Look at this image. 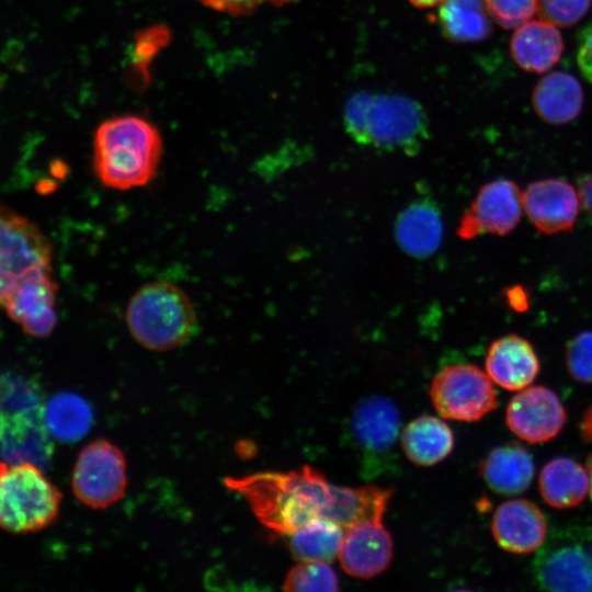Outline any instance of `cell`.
Returning a JSON list of instances; mask_svg holds the SVG:
<instances>
[{"mask_svg": "<svg viewBox=\"0 0 592 592\" xmlns=\"http://www.w3.org/2000/svg\"><path fill=\"white\" fill-rule=\"evenodd\" d=\"M592 0H539L542 18L558 26L578 23L590 10Z\"/></svg>", "mask_w": 592, "mask_h": 592, "instance_id": "obj_31", "label": "cell"}, {"mask_svg": "<svg viewBox=\"0 0 592 592\" xmlns=\"http://www.w3.org/2000/svg\"><path fill=\"white\" fill-rule=\"evenodd\" d=\"M491 530L494 539L504 550L527 554L537 550L546 539L547 523L535 503L515 499L497 508Z\"/></svg>", "mask_w": 592, "mask_h": 592, "instance_id": "obj_17", "label": "cell"}, {"mask_svg": "<svg viewBox=\"0 0 592 592\" xmlns=\"http://www.w3.org/2000/svg\"><path fill=\"white\" fill-rule=\"evenodd\" d=\"M532 105L543 121L553 125L567 124L582 110L583 90L572 75L554 71L544 76L534 88Z\"/></svg>", "mask_w": 592, "mask_h": 592, "instance_id": "obj_20", "label": "cell"}, {"mask_svg": "<svg viewBox=\"0 0 592 592\" xmlns=\"http://www.w3.org/2000/svg\"><path fill=\"white\" fill-rule=\"evenodd\" d=\"M71 488L75 497L89 508L102 510L116 503L127 488L123 452L103 439L88 444L76 460Z\"/></svg>", "mask_w": 592, "mask_h": 592, "instance_id": "obj_10", "label": "cell"}, {"mask_svg": "<svg viewBox=\"0 0 592 592\" xmlns=\"http://www.w3.org/2000/svg\"><path fill=\"white\" fill-rule=\"evenodd\" d=\"M566 365L573 379L592 384V330L581 331L568 341Z\"/></svg>", "mask_w": 592, "mask_h": 592, "instance_id": "obj_29", "label": "cell"}, {"mask_svg": "<svg viewBox=\"0 0 592 592\" xmlns=\"http://www.w3.org/2000/svg\"><path fill=\"white\" fill-rule=\"evenodd\" d=\"M225 485L244 498L261 524L285 536L319 519L343 530L362 521L383 520L391 498L390 490L375 486L332 485L310 466L231 477Z\"/></svg>", "mask_w": 592, "mask_h": 592, "instance_id": "obj_1", "label": "cell"}, {"mask_svg": "<svg viewBox=\"0 0 592 592\" xmlns=\"http://www.w3.org/2000/svg\"><path fill=\"white\" fill-rule=\"evenodd\" d=\"M490 19L485 0H444L437 10L441 30L455 42L486 39L491 33Z\"/></svg>", "mask_w": 592, "mask_h": 592, "instance_id": "obj_26", "label": "cell"}, {"mask_svg": "<svg viewBox=\"0 0 592 592\" xmlns=\"http://www.w3.org/2000/svg\"><path fill=\"white\" fill-rule=\"evenodd\" d=\"M343 532L330 520L312 521L289 535L291 553L297 561L331 562L338 557Z\"/></svg>", "mask_w": 592, "mask_h": 592, "instance_id": "obj_27", "label": "cell"}, {"mask_svg": "<svg viewBox=\"0 0 592 592\" xmlns=\"http://www.w3.org/2000/svg\"><path fill=\"white\" fill-rule=\"evenodd\" d=\"M92 164L98 180L117 191L148 185L157 175L163 144L158 128L136 115L103 121L93 137Z\"/></svg>", "mask_w": 592, "mask_h": 592, "instance_id": "obj_2", "label": "cell"}, {"mask_svg": "<svg viewBox=\"0 0 592 592\" xmlns=\"http://www.w3.org/2000/svg\"><path fill=\"white\" fill-rule=\"evenodd\" d=\"M505 418L509 429L517 437L536 444L555 437L567 417L560 399L551 389L532 386L512 397Z\"/></svg>", "mask_w": 592, "mask_h": 592, "instance_id": "obj_13", "label": "cell"}, {"mask_svg": "<svg viewBox=\"0 0 592 592\" xmlns=\"http://www.w3.org/2000/svg\"><path fill=\"white\" fill-rule=\"evenodd\" d=\"M44 421L50 436L59 442L72 443L91 429V406L81 396L60 392L44 406Z\"/></svg>", "mask_w": 592, "mask_h": 592, "instance_id": "obj_25", "label": "cell"}, {"mask_svg": "<svg viewBox=\"0 0 592 592\" xmlns=\"http://www.w3.org/2000/svg\"><path fill=\"white\" fill-rule=\"evenodd\" d=\"M395 236L399 247L415 258L433 254L443 239V223L431 202L417 201L398 216Z\"/></svg>", "mask_w": 592, "mask_h": 592, "instance_id": "obj_21", "label": "cell"}, {"mask_svg": "<svg viewBox=\"0 0 592 592\" xmlns=\"http://www.w3.org/2000/svg\"><path fill=\"white\" fill-rule=\"evenodd\" d=\"M343 122L357 144L407 155L417 153L429 130L423 107L400 94L356 92L344 105Z\"/></svg>", "mask_w": 592, "mask_h": 592, "instance_id": "obj_3", "label": "cell"}, {"mask_svg": "<svg viewBox=\"0 0 592 592\" xmlns=\"http://www.w3.org/2000/svg\"><path fill=\"white\" fill-rule=\"evenodd\" d=\"M444 0H409L410 3L418 8H434L439 7Z\"/></svg>", "mask_w": 592, "mask_h": 592, "instance_id": "obj_36", "label": "cell"}, {"mask_svg": "<svg viewBox=\"0 0 592 592\" xmlns=\"http://www.w3.org/2000/svg\"><path fill=\"white\" fill-rule=\"evenodd\" d=\"M490 18L503 29H516L538 10L539 0H485Z\"/></svg>", "mask_w": 592, "mask_h": 592, "instance_id": "obj_30", "label": "cell"}, {"mask_svg": "<svg viewBox=\"0 0 592 592\" xmlns=\"http://www.w3.org/2000/svg\"><path fill=\"white\" fill-rule=\"evenodd\" d=\"M346 431L364 475H377L394 459L400 431L398 409L388 398L369 396L353 409Z\"/></svg>", "mask_w": 592, "mask_h": 592, "instance_id": "obj_9", "label": "cell"}, {"mask_svg": "<svg viewBox=\"0 0 592 592\" xmlns=\"http://www.w3.org/2000/svg\"><path fill=\"white\" fill-rule=\"evenodd\" d=\"M285 591H337L339 580L334 570L325 561H299L286 574Z\"/></svg>", "mask_w": 592, "mask_h": 592, "instance_id": "obj_28", "label": "cell"}, {"mask_svg": "<svg viewBox=\"0 0 592 592\" xmlns=\"http://www.w3.org/2000/svg\"><path fill=\"white\" fill-rule=\"evenodd\" d=\"M590 490L588 470L568 457L549 460L539 476V491L546 503L558 509L580 504Z\"/></svg>", "mask_w": 592, "mask_h": 592, "instance_id": "obj_23", "label": "cell"}, {"mask_svg": "<svg viewBox=\"0 0 592 592\" xmlns=\"http://www.w3.org/2000/svg\"><path fill=\"white\" fill-rule=\"evenodd\" d=\"M565 45L557 25L545 19L528 20L515 29L510 52L515 64L527 72L544 73L557 65Z\"/></svg>", "mask_w": 592, "mask_h": 592, "instance_id": "obj_19", "label": "cell"}, {"mask_svg": "<svg viewBox=\"0 0 592 592\" xmlns=\"http://www.w3.org/2000/svg\"><path fill=\"white\" fill-rule=\"evenodd\" d=\"M577 64L581 75L592 84V23L584 27L579 37Z\"/></svg>", "mask_w": 592, "mask_h": 592, "instance_id": "obj_34", "label": "cell"}, {"mask_svg": "<svg viewBox=\"0 0 592 592\" xmlns=\"http://www.w3.org/2000/svg\"><path fill=\"white\" fill-rule=\"evenodd\" d=\"M392 549V539L383 520H367L344 530L338 558L350 576L369 579L388 568Z\"/></svg>", "mask_w": 592, "mask_h": 592, "instance_id": "obj_16", "label": "cell"}, {"mask_svg": "<svg viewBox=\"0 0 592 592\" xmlns=\"http://www.w3.org/2000/svg\"><path fill=\"white\" fill-rule=\"evenodd\" d=\"M204 5L232 16H242L254 12L263 4L282 5L294 0H198Z\"/></svg>", "mask_w": 592, "mask_h": 592, "instance_id": "obj_33", "label": "cell"}, {"mask_svg": "<svg viewBox=\"0 0 592 592\" xmlns=\"http://www.w3.org/2000/svg\"><path fill=\"white\" fill-rule=\"evenodd\" d=\"M522 193L516 183L498 179L482 185L460 218L458 235L471 239L480 234L505 236L519 224Z\"/></svg>", "mask_w": 592, "mask_h": 592, "instance_id": "obj_12", "label": "cell"}, {"mask_svg": "<svg viewBox=\"0 0 592 592\" xmlns=\"http://www.w3.org/2000/svg\"><path fill=\"white\" fill-rule=\"evenodd\" d=\"M533 577L548 591H592V527L555 530L537 549Z\"/></svg>", "mask_w": 592, "mask_h": 592, "instance_id": "obj_7", "label": "cell"}, {"mask_svg": "<svg viewBox=\"0 0 592 592\" xmlns=\"http://www.w3.org/2000/svg\"><path fill=\"white\" fill-rule=\"evenodd\" d=\"M577 192L582 207L592 214V174L585 175L579 181Z\"/></svg>", "mask_w": 592, "mask_h": 592, "instance_id": "obj_35", "label": "cell"}, {"mask_svg": "<svg viewBox=\"0 0 592 592\" xmlns=\"http://www.w3.org/2000/svg\"><path fill=\"white\" fill-rule=\"evenodd\" d=\"M61 493L31 462H0V530L31 534L57 519Z\"/></svg>", "mask_w": 592, "mask_h": 592, "instance_id": "obj_6", "label": "cell"}, {"mask_svg": "<svg viewBox=\"0 0 592 592\" xmlns=\"http://www.w3.org/2000/svg\"><path fill=\"white\" fill-rule=\"evenodd\" d=\"M488 487L500 494H517L527 489L534 463L525 448L515 444L493 448L480 464Z\"/></svg>", "mask_w": 592, "mask_h": 592, "instance_id": "obj_22", "label": "cell"}, {"mask_svg": "<svg viewBox=\"0 0 592 592\" xmlns=\"http://www.w3.org/2000/svg\"><path fill=\"white\" fill-rule=\"evenodd\" d=\"M589 478H590V492L592 498V455L588 459V467H587Z\"/></svg>", "mask_w": 592, "mask_h": 592, "instance_id": "obj_37", "label": "cell"}, {"mask_svg": "<svg viewBox=\"0 0 592 592\" xmlns=\"http://www.w3.org/2000/svg\"><path fill=\"white\" fill-rule=\"evenodd\" d=\"M523 210L545 235L570 231L578 218L580 201L577 189L561 179L547 178L530 183L522 192Z\"/></svg>", "mask_w": 592, "mask_h": 592, "instance_id": "obj_15", "label": "cell"}, {"mask_svg": "<svg viewBox=\"0 0 592 592\" xmlns=\"http://www.w3.org/2000/svg\"><path fill=\"white\" fill-rule=\"evenodd\" d=\"M406 456L420 466H432L443 460L454 447V435L441 419L421 415L412 420L401 433Z\"/></svg>", "mask_w": 592, "mask_h": 592, "instance_id": "obj_24", "label": "cell"}, {"mask_svg": "<svg viewBox=\"0 0 592 592\" xmlns=\"http://www.w3.org/2000/svg\"><path fill=\"white\" fill-rule=\"evenodd\" d=\"M41 391L15 375H0V458L46 467L54 445L44 421Z\"/></svg>", "mask_w": 592, "mask_h": 592, "instance_id": "obj_5", "label": "cell"}, {"mask_svg": "<svg viewBox=\"0 0 592 592\" xmlns=\"http://www.w3.org/2000/svg\"><path fill=\"white\" fill-rule=\"evenodd\" d=\"M57 283L52 270L34 272L13 288L4 303L8 316L33 338H47L56 328Z\"/></svg>", "mask_w": 592, "mask_h": 592, "instance_id": "obj_14", "label": "cell"}, {"mask_svg": "<svg viewBox=\"0 0 592 592\" xmlns=\"http://www.w3.org/2000/svg\"><path fill=\"white\" fill-rule=\"evenodd\" d=\"M132 337L143 348L164 352L186 343L197 330L193 301L178 285L155 281L139 287L126 308Z\"/></svg>", "mask_w": 592, "mask_h": 592, "instance_id": "obj_4", "label": "cell"}, {"mask_svg": "<svg viewBox=\"0 0 592 592\" xmlns=\"http://www.w3.org/2000/svg\"><path fill=\"white\" fill-rule=\"evenodd\" d=\"M430 397L443 418L457 421H478L497 407L491 378L473 364L442 368L432 380Z\"/></svg>", "mask_w": 592, "mask_h": 592, "instance_id": "obj_11", "label": "cell"}, {"mask_svg": "<svg viewBox=\"0 0 592 592\" xmlns=\"http://www.w3.org/2000/svg\"><path fill=\"white\" fill-rule=\"evenodd\" d=\"M170 32L162 25L152 26L139 33L135 43V60L145 71L149 60L167 44Z\"/></svg>", "mask_w": 592, "mask_h": 592, "instance_id": "obj_32", "label": "cell"}, {"mask_svg": "<svg viewBox=\"0 0 592 592\" xmlns=\"http://www.w3.org/2000/svg\"><path fill=\"white\" fill-rule=\"evenodd\" d=\"M488 376L508 390L526 388L539 372V361L532 344L511 333L494 340L486 356Z\"/></svg>", "mask_w": 592, "mask_h": 592, "instance_id": "obj_18", "label": "cell"}, {"mask_svg": "<svg viewBox=\"0 0 592 592\" xmlns=\"http://www.w3.org/2000/svg\"><path fill=\"white\" fill-rule=\"evenodd\" d=\"M53 247L26 217L0 205V308L27 275L52 270Z\"/></svg>", "mask_w": 592, "mask_h": 592, "instance_id": "obj_8", "label": "cell"}]
</instances>
